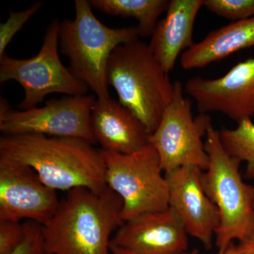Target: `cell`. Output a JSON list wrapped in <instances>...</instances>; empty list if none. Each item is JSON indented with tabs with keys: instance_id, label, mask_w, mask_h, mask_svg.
Wrapping results in <instances>:
<instances>
[{
	"instance_id": "obj_1",
	"label": "cell",
	"mask_w": 254,
	"mask_h": 254,
	"mask_svg": "<svg viewBox=\"0 0 254 254\" xmlns=\"http://www.w3.org/2000/svg\"><path fill=\"white\" fill-rule=\"evenodd\" d=\"M0 158L30 167L53 190L85 188L101 192L108 188L100 149L81 138L38 134L2 136Z\"/></svg>"
},
{
	"instance_id": "obj_2",
	"label": "cell",
	"mask_w": 254,
	"mask_h": 254,
	"mask_svg": "<svg viewBox=\"0 0 254 254\" xmlns=\"http://www.w3.org/2000/svg\"><path fill=\"white\" fill-rule=\"evenodd\" d=\"M121 197L108 188L68 190L56 213L43 226L49 254H112L111 236L123 224Z\"/></svg>"
},
{
	"instance_id": "obj_3",
	"label": "cell",
	"mask_w": 254,
	"mask_h": 254,
	"mask_svg": "<svg viewBox=\"0 0 254 254\" xmlns=\"http://www.w3.org/2000/svg\"><path fill=\"white\" fill-rule=\"evenodd\" d=\"M107 79L118 93L119 102L151 134L173 99L174 83L148 44L138 39L117 47L108 63Z\"/></svg>"
},
{
	"instance_id": "obj_4",
	"label": "cell",
	"mask_w": 254,
	"mask_h": 254,
	"mask_svg": "<svg viewBox=\"0 0 254 254\" xmlns=\"http://www.w3.org/2000/svg\"><path fill=\"white\" fill-rule=\"evenodd\" d=\"M205 148L208 168L201 175L202 185L218 210L219 225L215 232L218 252H224L238 240L254 236V187L243 181L242 162L230 156L222 146L220 133L209 124Z\"/></svg>"
},
{
	"instance_id": "obj_5",
	"label": "cell",
	"mask_w": 254,
	"mask_h": 254,
	"mask_svg": "<svg viewBox=\"0 0 254 254\" xmlns=\"http://www.w3.org/2000/svg\"><path fill=\"white\" fill-rule=\"evenodd\" d=\"M75 17L60 22L59 47L73 74L98 98H110L107 69L117 47L139 39L136 27L113 28L100 22L90 1L76 0Z\"/></svg>"
},
{
	"instance_id": "obj_6",
	"label": "cell",
	"mask_w": 254,
	"mask_h": 254,
	"mask_svg": "<svg viewBox=\"0 0 254 254\" xmlns=\"http://www.w3.org/2000/svg\"><path fill=\"white\" fill-rule=\"evenodd\" d=\"M100 151L107 186L123 199L124 222L169 208L168 182L158 153L150 143L130 154Z\"/></svg>"
},
{
	"instance_id": "obj_7",
	"label": "cell",
	"mask_w": 254,
	"mask_h": 254,
	"mask_svg": "<svg viewBox=\"0 0 254 254\" xmlns=\"http://www.w3.org/2000/svg\"><path fill=\"white\" fill-rule=\"evenodd\" d=\"M60 22L53 20L47 29L39 53L28 59H16L5 53L0 58V83L17 81L24 90L20 110L36 108L52 93L85 95L89 88L62 63L59 56Z\"/></svg>"
},
{
	"instance_id": "obj_8",
	"label": "cell",
	"mask_w": 254,
	"mask_h": 254,
	"mask_svg": "<svg viewBox=\"0 0 254 254\" xmlns=\"http://www.w3.org/2000/svg\"><path fill=\"white\" fill-rule=\"evenodd\" d=\"M180 81L174 82L173 99L165 110L156 129L148 136L158 153L165 174L185 166L205 171L209 158L202 137L210 120L205 115L193 118L191 101L184 95Z\"/></svg>"
},
{
	"instance_id": "obj_9",
	"label": "cell",
	"mask_w": 254,
	"mask_h": 254,
	"mask_svg": "<svg viewBox=\"0 0 254 254\" xmlns=\"http://www.w3.org/2000/svg\"><path fill=\"white\" fill-rule=\"evenodd\" d=\"M94 95H75L46 101L42 108L14 110L1 98L0 131L3 136L38 134L77 138L95 143L91 115Z\"/></svg>"
},
{
	"instance_id": "obj_10",
	"label": "cell",
	"mask_w": 254,
	"mask_h": 254,
	"mask_svg": "<svg viewBox=\"0 0 254 254\" xmlns=\"http://www.w3.org/2000/svg\"><path fill=\"white\" fill-rule=\"evenodd\" d=\"M60 203L56 190L27 165L0 158V222L23 219L45 225Z\"/></svg>"
},
{
	"instance_id": "obj_11",
	"label": "cell",
	"mask_w": 254,
	"mask_h": 254,
	"mask_svg": "<svg viewBox=\"0 0 254 254\" xmlns=\"http://www.w3.org/2000/svg\"><path fill=\"white\" fill-rule=\"evenodd\" d=\"M184 90L196 103L202 115L218 112L237 123L254 118V58L237 63L215 79L195 76Z\"/></svg>"
},
{
	"instance_id": "obj_12",
	"label": "cell",
	"mask_w": 254,
	"mask_h": 254,
	"mask_svg": "<svg viewBox=\"0 0 254 254\" xmlns=\"http://www.w3.org/2000/svg\"><path fill=\"white\" fill-rule=\"evenodd\" d=\"M202 173L196 167L185 166L165 175L169 207L177 214L188 235L210 250L220 218L218 209L202 185Z\"/></svg>"
},
{
	"instance_id": "obj_13",
	"label": "cell",
	"mask_w": 254,
	"mask_h": 254,
	"mask_svg": "<svg viewBox=\"0 0 254 254\" xmlns=\"http://www.w3.org/2000/svg\"><path fill=\"white\" fill-rule=\"evenodd\" d=\"M188 235L182 220L169 207L123 222L110 245L136 254H181L188 252Z\"/></svg>"
},
{
	"instance_id": "obj_14",
	"label": "cell",
	"mask_w": 254,
	"mask_h": 254,
	"mask_svg": "<svg viewBox=\"0 0 254 254\" xmlns=\"http://www.w3.org/2000/svg\"><path fill=\"white\" fill-rule=\"evenodd\" d=\"M95 143L102 150L130 154L149 144V133L131 110L113 98H97L91 115Z\"/></svg>"
},
{
	"instance_id": "obj_15",
	"label": "cell",
	"mask_w": 254,
	"mask_h": 254,
	"mask_svg": "<svg viewBox=\"0 0 254 254\" xmlns=\"http://www.w3.org/2000/svg\"><path fill=\"white\" fill-rule=\"evenodd\" d=\"M203 6V0H171L165 17L158 21L148 46L167 73L180 55L194 45L193 28Z\"/></svg>"
},
{
	"instance_id": "obj_16",
	"label": "cell",
	"mask_w": 254,
	"mask_h": 254,
	"mask_svg": "<svg viewBox=\"0 0 254 254\" xmlns=\"http://www.w3.org/2000/svg\"><path fill=\"white\" fill-rule=\"evenodd\" d=\"M254 47V17L234 21L209 33L180 57L184 69L204 67Z\"/></svg>"
},
{
	"instance_id": "obj_17",
	"label": "cell",
	"mask_w": 254,
	"mask_h": 254,
	"mask_svg": "<svg viewBox=\"0 0 254 254\" xmlns=\"http://www.w3.org/2000/svg\"><path fill=\"white\" fill-rule=\"evenodd\" d=\"M169 0H91L92 7L105 14L133 18L139 38L151 37L159 18L166 12Z\"/></svg>"
},
{
	"instance_id": "obj_18",
	"label": "cell",
	"mask_w": 254,
	"mask_h": 254,
	"mask_svg": "<svg viewBox=\"0 0 254 254\" xmlns=\"http://www.w3.org/2000/svg\"><path fill=\"white\" fill-rule=\"evenodd\" d=\"M220 133L222 146L227 153L247 163L245 176L254 179V124L252 120L237 123L234 129L222 128Z\"/></svg>"
},
{
	"instance_id": "obj_19",
	"label": "cell",
	"mask_w": 254,
	"mask_h": 254,
	"mask_svg": "<svg viewBox=\"0 0 254 254\" xmlns=\"http://www.w3.org/2000/svg\"><path fill=\"white\" fill-rule=\"evenodd\" d=\"M203 6L232 22L254 17V0H203Z\"/></svg>"
},
{
	"instance_id": "obj_20",
	"label": "cell",
	"mask_w": 254,
	"mask_h": 254,
	"mask_svg": "<svg viewBox=\"0 0 254 254\" xmlns=\"http://www.w3.org/2000/svg\"><path fill=\"white\" fill-rule=\"evenodd\" d=\"M42 6V1H37L23 11H9V16L6 22L0 25V58L6 53L5 50L15 35L37 11H39Z\"/></svg>"
},
{
	"instance_id": "obj_21",
	"label": "cell",
	"mask_w": 254,
	"mask_h": 254,
	"mask_svg": "<svg viewBox=\"0 0 254 254\" xmlns=\"http://www.w3.org/2000/svg\"><path fill=\"white\" fill-rule=\"evenodd\" d=\"M26 237L21 245L10 254H49L45 244L43 225L27 220L24 222Z\"/></svg>"
},
{
	"instance_id": "obj_22",
	"label": "cell",
	"mask_w": 254,
	"mask_h": 254,
	"mask_svg": "<svg viewBox=\"0 0 254 254\" xmlns=\"http://www.w3.org/2000/svg\"><path fill=\"white\" fill-rule=\"evenodd\" d=\"M26 237L24 223L0 222V254H10L22 244Z\"/></svg>"
},
{
	"instance_id": "obj_23",
	"label": "cell",
	"mask_w": 254,
	"mask_h": 254,
	"mask_svg": "<svg viewBox=\"0 0 254 254\" xmlns=\"http://www.w3.org/2000/svg\"><path fill=\"white\" fill-rule=\"evenodd\" d=\"M240 254H254V236L237 246Z\"/></svg>"
},
{
	"instance_id": "obj_24",
	"label": "cell",
	"mask_w": 254,
	"mask_h": 254,
	"mask_svg": "<svg viewBox=\"0 0 254 254\" xmlns=\"http://www.w3.org/2000/svg\"><path fill=\"white\" fill-rule=\"evenodd\" d=\"M110 250H111L112 254H136L128 252V251L123 250V249L120 248V247H115V246L110 245ZM181 254H198V251L196 249H194V250L190 251V252L188 251V252Z\"/></svg>"
},
{
	"instance_id": "obj_25",
	"label": "cell",
	"mask_w": 254,
	"mask_h": 254,
	"mask_svg": "<svg viewBox=\"0 0 254 254\" xmlns=\"http://www.w3.org/2000/svg\"><path fill=\"white\" fill-rule=\"evenodd\" d=\"M218 254H240L239 253L238 250H237V246L234 245V243H232L228 248L226 250L224 251V252H218Z\"/></svg>"
}]
</instances>
